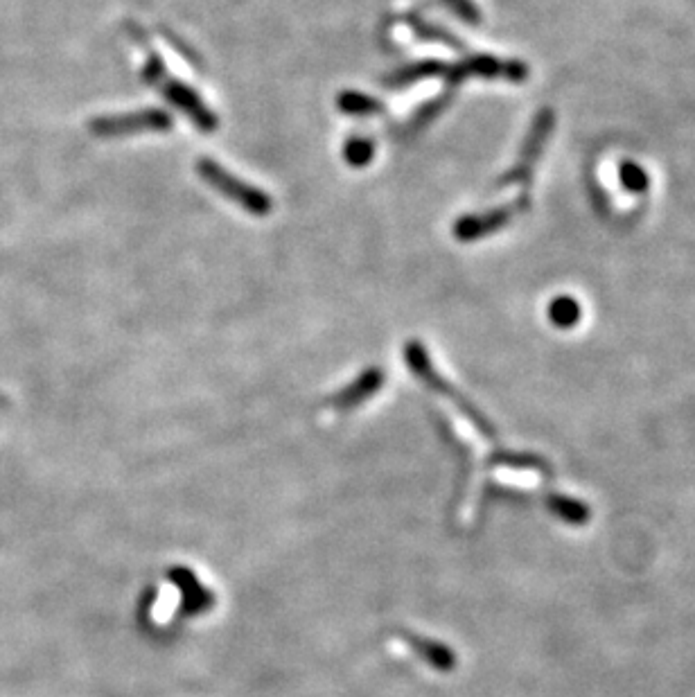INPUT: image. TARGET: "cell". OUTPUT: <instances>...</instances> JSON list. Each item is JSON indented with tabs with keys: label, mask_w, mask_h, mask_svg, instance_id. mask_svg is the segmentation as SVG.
<instances>
[{
	"label": "cell",
	"mask_w": 695,
	"mask_h": 697,
	"mask_svg": "<svg viewBox=\"0 0 695 697\" xmlns=\"http://www.w3.org/2000/svg\"><path fill=\"white\" fill-rule=\"evenodd\" d=\"M134 39L140 41V46L147 50V61H145V68H143L145 82L156 86L158 93H161L165 100L172 104V107H177L179 111L186 113V116L192 120V125H195L199 131H206V134L215 131L217 118H215V113L206 107L204 100H201V97L192 91L188 84H183V82H179V79L167 75L163 59L158 57V52L154 48L147 46L143 34L140 32L134 34Z\"/></svg>",
	"instance_id": "1"
},
{
	"label": "cell",
	"mask_w": 695,
	"mask_h": 697,
	"mask_svg": "<svg viewBox=\"0 0 695 697\" xmlns=\"http://www.w3.org/2000/svg\"><path fill=\"white\" fill-rule=\"evenodd\" d=\"M197 172L204 183H208L215 192L224 194V199L233 201L240 208H244L246 213L253 217H267L271 210H274V201L269 199L267 192H262L253 185L244 183L242 179H237L235 174H231L219 163H215L213 158H199L197 161Z\"/></svg>",
	"instance_id": "2"
},
{
	"label": "cell",
	"mask_w": 695,
	"mask_h": 697,
	"mask_svg": "<svg viewBox=\"0 0 695 697\" xmlns=\"http://www.w3.org/2000/svg\"><path fill=\"white\" fill-rule=\"evenodd\" d=\"M553 127H556V111L553 109H540L538 116L533 118L529 134L524 138V145L519 149V156L515 165L510 167L508 172L499 176V181L495 183L492 190H504L513 188V185H529L533 179V170L538 165V158L542 156L544 149H547L549 138L553 134Z\"/></svg>",
	"instance_id": "3"
},
{
	"label": "cell",
	"mask_w": 695,
	"mask_h": 697,
	"mask_svg": "<svg viewBox=\"0 0 695 697\" xmlns=\"http://www.w3.org/2000/svg\"><path fill=\"white\" fill-rule=\"evenodd\" d=\"M407 361H409V366H411L413 373H416L422 379V382H425L429 388H434L436 393H443L447 400H452L456 407L463 411V416L468 418L472 425L481 431L483 436H486L488 440L497 438L495 427H492L490 422L481 416V413L477 411V407L465 400V397L459 391H456V388H452L450 384H447L445 379L441 377V373H436L434 366H431L429 357H427L425 348H422L418 341H411L409 346H407Z\"/></svg>",
	"instance_id": "4"
},
{
	"label": "cell",
	"mask_w": 695,
	"mask_h": 697,
	"mask_svg": "<svg viewBox=\"0 0 695 697\" xmlns=\"http://www.w3.org/2000/svg\"><path fill=\"white\" fill-rule=\"evenodd\" d=\"M531 208V197L529 192L519 194L513 204L499 206L486 210V213L479 215H465L459 222L454 224V237L459 242H477L481 237L495 235L501 228H506L517 215H524L526 210Z\"/></svg>",
	"instance_id": "5"
},
{
	"label": "cell",
	"mask_w": 695,
	"mask_h": 697,
	"mask_svg": "<svg viewBox=\"0 0 695 697\" xmlns=\"http://www.w3.org/2000/svg\"><path fill=\"white\" fill-rule=\"evenodd\" d=\"M468 77L508 79V82H524L529 77V66L522 61H504L492 55H468L459 64L447 68V88L459 86Z\"/></svg>",
	"instance_id": "6"
},
{
	"label": "cell",
	"mask_w": 695,
	"mask_h": 697,
	"mask_svg": "<svg viewBox=\"0 0 695 697\" xmlns=\"http://www.w3.org/2000/svg\"><path fill=\"white\" fill-rule=\"evenodd\" d=\"M172 116L163 109H147L136 113H122V116H104L91 122L95 136H127L140 134V131H170Z\"/></svg>",
	"instance_id": "7"
},
{
	"label": "cell",
	"mask_w": 695,
	"mask_h": 697,
	"mask_svg": "<svg viewBox=\"0 0 695 697\" xmlns=\"http://www.w3.org/2000/svg\"><path fill=\"white\" fill-rule=\"evenodd\" d=\"M547 508L551 515H556L562 522H567L571 526H585L592 517V510L585 504V501L565 497V494H549L547 497Z\"/></svg>",
	"instance_id": "8"
},
{
	"label": "cell",
	"mask_w": 695,
	"mask_h": 697,
	"mask_svg": "<svg viewBox=\"0 0 695 697\" xmlns=\"http://www.w3.org/2000/svg\"><path fill=\"white\" fill-rule=\"evenodd\" d=\"M447 68H450V66L443 64V61H436V59L420 61V64H411L404 70H400V73H395L393 77H389V84H393V86H407V84L418 82V79L438 77V75L445 77Z\"/></svg>",
	"instance_id": "9"
},
{
	"label": "cell",
	"mask_w": 695,
	"mask_h": 697,
	"mask_svg": "<svg viewBox=\"0 0 695 697\" xmlns=\"http://www.w3.org/2000/svg\"><path fill=\"white\" fill-rule=\"evenodd\" d=\"M384 382V377L380 375V370H371V373H366L357 379V382L348 388V391H343L334 404H339V407H353V404H359L364 400V397L371 395L375 388H380V384Z\"/></svg>",
	"instance_id": "10"
},
{
	"label": "cell",
	"mask_w": 695,
	"mask_h": 697,
	"mask_svg": "<svg viewBox=\"0 0 695 697\" xmlns=\"http://www.w3.org/2000/svg\"><path fill=\"white\" fill-rule=\"evenodd\" d=\"M339 111L350 113V116H375V113L384 111V104H380L371 95L357 93V91H346L339 95Z\"/></svg>",
	"instance_id": "11"
},
{
	"label": "cell",
	"mask_w": 695,
	"mask_h": 697,
	"mask_svg": "<svg viewBox=\"0 0 695 697\" xmlns=\"http://www.w3.org/2000/svg\"><path fill=\"white\" fill-rule=\"evenodd\" d=\"M580 316H583V307H580L576 298L571 296H560L549 307V319L553 321L556 328H562V330L574 328V325L580 321Z\"/></svg>",
	"instance_id": "12"
},
{
	"label": "cell",
	"mask_w": 695,
	"mask_h": 697,
	"mask_svg": "<svg viewBox=\"0 0 695 697\" xmlns=\"http://www.w3.org/2000/svg\"><path fill=\"white\" fill-rule=\"evenodd\" d=\"M373 154H375V145L371 138L353 136L346 145H343V158H346V163L353 167L368 165L373 161Z\"/></svg>",
	"instance_id": "13"
},
{
	"label": "cell",
	"mask_w": 695,
	"mask_h": 697,
	"mask_svg": "<svg viewBox=\"0 0 695 697\" xmlns=\"http://www.w3.org/2000/svg\"><path fill=\"white\" fill-rule=\"evenodd\" d=\"M495 463L517 467V470H538L544 476H553L549 461H544L538 454H499L495 456Z\"/></svg>",
	"instance_id": "14"
},
{
	"label": "cell",
	"mask_w": 695,
	"mask_h": 697,
	"mask_svg": "<svg viewBox=\"0 0 695 697\" xmlns=\"http://www.w3.org/2000/svg\"><path fill=\"white\" fill-rule=\"evenodd\" d=\"M621 181L630 192H644L648 188V176L635 163L621 165Z\"/></svg>",
	"instance_id": "15"
},
{
	"label": "cell",
	"mask_w": 695,
	"mask_h": 697,
	"mask_svg": "<svg viewBox=\"0 0 695 697\" xmlns=\"http://www.w3.org/2000/svg\"><path fill=\"white\" fill-rule=\"evenodd\" d=\"M411 28L416 30L422 39L441 41V43H447V46L461 48V41H459V39L450 37V34H447L445 30H438V28H434V25H427V23H422V21H413V19H411Z\"/></svg>",
	"instance_id": "16"
},
{
	"label": "cell",
	"mask_w": 695,
	"mask_h": 697,
	"mask_svg": "<svg viewBox=\"0 0 695 697\" xmlns=\"http://www.w3.org/2000/svg\"><path fill=\"white\" fill-rule=\"evenodd\" d=\"M447 5L452 7V10L459 14V19L470 23V25H479L481 23V14L477 10V5L472 3V0H445Z\"/></svg>",
	"instance_id": "17"
}]
</instances>
